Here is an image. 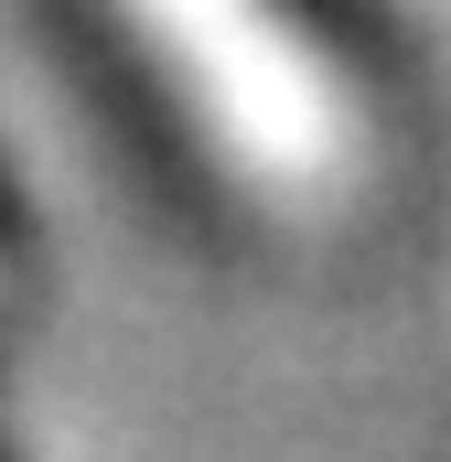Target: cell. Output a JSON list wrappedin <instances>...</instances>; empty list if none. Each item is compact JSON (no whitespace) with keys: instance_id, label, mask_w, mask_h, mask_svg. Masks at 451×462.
I'll list each match as a JSON object with an SVG mask.
<instances>
[{"instance_id":"obj_1","label":"cell","mask_w":451,"mask_h":462,"mask_svg":"<svg viewBox=\"0 0 451 462\" xmlns=\"http://www.w3.org/2000/svg\"><path fill=\"white\" fill-rule=\"evenodd\" d=\"M118 43L194 118L236 194L334 216L376 172V87L323 0H97Z\"/></svg>"}]
</instances>
